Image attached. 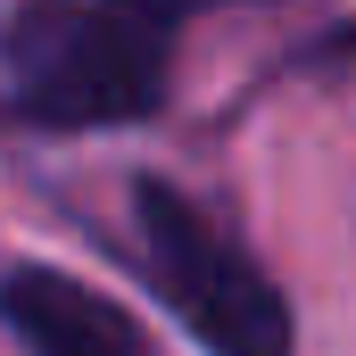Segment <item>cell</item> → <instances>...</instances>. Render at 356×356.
Here are the masks:
<instances>
[{
	"label": "cell",
	"mask_w": 356,
	"mask_h": 356,
	"mask_svg": "<svg viewBox=\"0 0 356 356\" xmlns=\"http://www.w3.org/2000/svg\"><path fill=\"white\" fill-rule=\"evenodd\" d=\"M133 257L149 273V290L166 298L182 332L207 356H290L298 323L290 298L273 290V273L175 182L141 175L133 182Z\"/></svg>",
	"instance_id": "cell-2"
},
{
	"label": "cell",
	"mask_w": 356,
	"mask_h": 356,
	"mask_svg": "<svg viewBox=\"0 0 356 356\" xmlns=\"http://www.w3.org/2000/svg\"><path fill=\"white\" fill-rule=\"evenodd\" d=\"M199 8L216 0H17L0 25V124L108 133L158 116Z\"/></svg>",
	"instance_id": "cell-1"
},
{
	"label": "cell",
	"mask_w": 356,
	"mask_h": 356,
	"mask_svg": "<svg viewBox=\"0 0 356 356\" xmlns=\"http://www.w3.org/2000/svg\"><path fill=\"white\" fill-rule=\"evenodd\" d=\"M0 323L25 356H149V332L75 273L8 266L0 273Z\"/></svg>",
	"instance_id": "cell-3"
}]
</instances>
